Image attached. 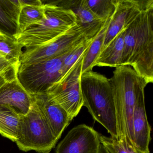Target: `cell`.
I'll use <instances>...</instances> for the list:
<instances>
[{
	"mask_svg": "<svg viewBox=\"0 0 153 153\" xmlns=\"http://www.w3.org/2000/svg\"><path fill=\"white\" fill-rule=\"evenodd\" d=\"M121 66H129L148 84L153 82V4L125 28Z\"/></svg>",
	"mask_w": 153,
	"mask_h": 153,
	"instance_id": "cell-1",
	"label": "cell"
},
{
	"mask_svg": "<svg viewBox=\"0 0 153 153\" xmlns=\"http://www.w3.org/2000/svg\"><path fill=\"white\" fill-rule=\"evenodd\" d=\"M80 85L83 106L111 137L119 139L117 110L109 79L92 71L81 74Z\"/></svg>",
	"mask_w": 153,
	"mask_h": 153,
	"instance_id": "cell-2",
	"label": "cell"
},
{
	"mask_svg": "<svg viewBox=\"0 0 153 153\" xmlns=\"http://www.w3.org/2000/svg\"><path fill=\"white\" fill-rule=\"evenodd\" d=\"M109 80L117 110L118 140L133 146L132 116L136 97L140 89L148 83L129 66L116 68Z\"/></svg>",
	"mask_w": 153,
	"mask_h": 153,
	"instance_id": "cell-3",
	"label": "cell"
},
{
	"mask_svg": "<svg viewBox=\"0 0 153 153\" xmlns=\"http://www.w3.org/2000/svg\"><path fill=\"white\" fill-rule=\"evenodd\" d=\"M45 17L37 24L13 36L26 50L50 42L77 25L75 13L52 2L45 4Z\"/></svg>",
	"mask_w": 153,
	"mask_h": 153,
	"instance_id": "cell-4",
	"label": "cell"
},
{
	"mask_svg": "<svg viewBox=\"0 0 153 153\" xmlns=\"http://www.w3.org/2000/svg\"><path fill=\"white\" fill-rule=\"evenodd\" d=\"M58 140L44 115L32 98L29 111L20 117L17 137L15 141L19 149L50 153Z\"/></svg>",
	"mask_w": 153,
	"mask_h": 153,
	"instance_id": "cell-5",
	"label": "cell"
},
{
	"mask_svg": "<svg viewBox=\"0 0 153 153\" xmlns=\"http://www.w3.org/2000/svg\"><path fill=\"white\" fill-rule=\"evenodd\" d=\"M65 54L34 64L19 65L17 78L20 85L30 94H46L62 76Z\"/></svg>",
	"mask_w": 153,
	"mask_h": 153,
	"instance_id": "cell-6",
	"label": "cell"
},
{
	"mask_svg": "<svg viewBox=\"0 0 153 153\" xmlns=\"http://www.w3.org/2000/svg\"><path fill=\"white\" fill-rule=\"evenodd\" d=\"M83 56L84 54L46 93L62 107L72 119L79 114L83 106L80 85Z\"/></svg>",
	"mask_w": 153,
	"mask_h": 153,
	"instance_id": "cell-7",
	"label": "cell"
},
{
	"mask_svg": "<svg viewBox=\"0 0 153 153\" xmlns=\"http://www.w3.org/2000/svg\"><path fill=\"white\" fill-rule=\"evenodd\" d=\"M85 39L84 29L78 23L76 26L50 42L23 52L19 65H30L59 57Z\"/></svg>",
	"mask_w": 153,
	"mask_h": 153,
	"instance_id": "cell-8",
	"label": "cell"
},
{
	"mask_svg": "<svg viewBox=\"0 0 153 153\" xmlns=\"http://www.w3.org/2000/svg\"><path fill=\"white\" fill-rule=\"evenodd\" d=\"M100 134L85 124L72 128L56 147V153H99Z\"/></svg>",
	"mask_w": 153,
	"mask_h": 153,
	"instance_id": "cell-9",
	"label": "cell"
},
{
	"mask_svg": "<svg viewBox=\"0 0 153 153\" xmlns=\"http://www.w3.org/2000/svg\"><path fill=\"white\" fill-rule=\"evenodd\" d=\"M153 4V0H117L116 9L109 21L102 51L142 10Z\"/></svg>",
	"mask_w": 153,
	"mask_h": 153,
	"instance_id": "cell-10",
	"label": "cell"
},
{
	"mask_svg": "<svg viewBox=\"0 0 153 153\" xmlns=\"http://www.w3.org/2000/svg\"><path fill=\"white\" fill-rule=\"evenodd\" d=\"M145 88H141L137 94L132 116L133 146L139 153H150L151 127L145 107Z\"/></svg>",
	"mask_w": 153,
	"mask_h": 153,
	"instance_id": "cell-11",
	"label": "cell"
},
{
	"mask_svg": "<svg viewBox=\"0 0 153 153\" xmlns=\"http://www.w3.org/2000/svg\"><path fill=\"white\" fill-rule=\"evenodd\" d=\"M50 124L58 140L73 119L62 107L56 103L47 94L31 95Z\"/></svg>",
	"mask_w": 153,
	"mask_h": 153,
	"instance_id": "cell-12",
	"label": "cell"
},
{
	"mask_svg": "<svg viewBox=\"0 0 153 153\" xmlns=\"http://www.w3.org/2000/svg\"><path fill=\"white\" fill-rule=\"evenodd\" d=\"M53 2L75 13L78 23L84 29L87 40H93L108 20L103 21L97 17L88 7L86 0L58 1Z\"/></svg>",
	"mask_w": 153,
	"mask_h": 153,
	"instance_id": "cell-13",
	"label": "cell"
},
{
	"mask_svg": "<svg viewBox=\"0 0 153 153\" xmlns=\"http://www.w3.org/2000/svg\"><path fill=\"white\" fill-rule=\"evenodd\" d=\"M32 104V95L21 86L17 78L0 88V105L10 108L21 117L28 113Z\"/></svg>",
	"mask_w": 153,
	"mask_h": 153,
	"instance_id": "cell-14",
	"label": "cell"
},
{
	"mask_svg": "<svg viewBox=\"0 0 153 153\" xmlns=\"http://www.w3.org/2000/svg\"><path fill=\"white\" fill-rule=\"evenodd\" d=\"M124 34L125 29H123L102 51L96 62L95 66L116 68L121 66Z\"/></svg>",
	"mask_w": 153,
	"mask_h": 153,
	"instance_id": "cell-15",
	"label": "cell"
},
{
	"mask_svg": "<svg viewBox=\"0 0 153 153\" xmlns=\"http://www.w3.org/2000/svg\"><path fill=\"white\" fill-rule=\"evenodd\" d=\"M111 19L106 21L105 25L93 39L87 50L84 53L81 68L82 74L92 71L93 68L95 66L96 62L102 49L105 33Z\"/></svg>",
	"mask_w": 153,
	"mask_h": 153,
	"instance_id": "cell-16",
	"label": "cell"
},
{
	"mask_svg": "<svg viewBox=\"0 0 153 153\" xmlns=\"http://www.w3.org/2000/svg\"><path fill=\"white\" fill-rule=\"evenodd\" d=\"M45 17L44 3L39 5H25L20 11L17 29L15 34L22 33L28 27L42 21Z\"/></svg>",
	"mask_w": 153,
	"mask_h": 153,
	"instance_id": "cell-17",
	"label": "cell"
},
{
	"mask_svg": "<svg viewBox=\"0 0 153 153\" xmlns=\"http://www.w3.org/2000/svg\"><path fill=\"white\" fill-rule=\"evenodd\" d=\"M20 117L10 108L0 105V134L15 142Z\"/></svg>",
	"mask_w": 153,
	"mask_h": 153,
	"instance_id": "cell-18",
	"label": "cell"
},
{
	"mask_svg": "<svg viewBox=\"0 0 153 153\" xmlns=\"http://www.w3.org/2000/svg\"><path fill=\"white\" fill-rule=\"evenodd\" d=\"M88 7L93 14L103 21L112 16L116 9L117 0H86Z\"/></svg>",
	"mask_w": 153,
	"mask_h": 153,
	"instance_id": "cell-19",
	"label": "cell"
},
{
	"mask_svg": "<svg viewBox=\"0 0 153 153\" xmlns=\"http://www.w3.org/2000/svg\"><path fill=\"white\" fill-rule=\"evenodd\" d=\"M93 40L85 39L75 45L65 54L62 62V77L64 76L70 70L79 59L84 54Z\"/></svg>",
	"mask_w": 153,
	"mask_h": 153,
	"instance_id": "cell-20",
	"label": "cell"
},
{
	"mask_svg": "<svg viewBox=\"0 0 153 153\" xmlns=\"http://www.w3.org/2000/svg\"><path fill=\"white\" fill-rule=\"evenodd\" d=\"M12 36L0 29V41L8 39ZM19 62L8 59L5 54L0 52V76H4L14 79L17 77V73Z\"/></svg>",
	"mask_w": 153,
	"mask_h": 153,
	"instance_id": "cell-21",
	"label": "cell"
},
{
	"mask_svg": "<svg viewBox=\"0 0 153 153\" xmlns=\"http://www.w3.org/2000/svg\"><path fill=\"white\" fill-rule=\"evenodd\" d=\"M101 144L110 153H139L133 145L126 143L123 140H118L100 134Z\"/></svg>",
	"mask_w": 153,
	"mask_h": 153,
	"instance_id": "cell-22",
	"label": "cell"
},
{
	"mask_svg": "<svg viewBox=\"0 0 153 153\" xmlns=\"http://www.w3.org/2000/svg\"><path fill=\"white\" fill-rule=\"evenodd\" d=\"M0 52L8 59L19 62L23 51L16 40L13 36L8 39L0 41Z\"/></svg>",
	"mask_w": 153,
	"mask_h": 153,
	"instance_id": "cell-23",
	"label": "cell"
},
{
	"mask_svg": "<svg viewBox=\"0 0 153 153\" xmlns=\"http://www.w3.org/2000/svg\"><path fill=\"white\" fill-rule=\"evenodd\" d=\"M0 25L7 29L15 31L16 34L17 27L8 13L1 1H0Z\"/></svg>",
	"mask_w": 153,
	"mask_h": 153,
	"instance_id": "cell-24",
	"label": "cell"
},
{
	"mask_svg": "<svg viewBox=\"0 0 153 153\" xmlns=\"http://www.w3.org/2000/svg\"><path fill=\"white\" fill-rule=\"evenodd\" d=\"M14 79H11L9 78L4 76H0V88H1L4 85H6L9 81Z\"/></svg>",
	"mask_w": 153,
	"mask_h": 153,
	"instance_id": "cell-25",
	"label": "cell"
},
{
	"mask_svg": "<svg viewBox=\"0 0 153 153\" xmlns=\"http://www.w3.org/2000/svg\"><path fill=\"white\" fill-rule=\"evenodd\" d=\"M99 153H110L108 151V150L102 145L101 144L100 146V150H99Z\"/></svg>",
	"mask_w": 153,
	"mask_h": 153,
	"instance_id": "cell-26",
	"label": "cell"
}]
</instances>
